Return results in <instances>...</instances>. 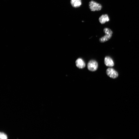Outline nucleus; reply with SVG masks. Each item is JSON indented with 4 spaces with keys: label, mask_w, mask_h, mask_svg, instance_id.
<instances>
[{
    "label": "nucleus",
    "mask_w": 139,
    "mask_h": 139,
    "mask_svg": "<svg viewBox=\"0 0 139 139\" xmlns=\"http://www.w3.org/2000/svg\"><path fill=\"white\" fill-rule=\"evenodd\" d=\"M110 18L107 14L102 15L99 18V20L101 24H104L110 21Z\"/></svg>",
    "instance_id": "obj_7"
},
{
    "label": "nucleus",
    "mask_w": 139,
    "mask_h": 139,
    "mask_svg": "<svg viewBox=\"0 0 139 139\" xmlns=\"http://www.w3.org/2000/svg\"><path fill=\"white\" fill-rule=\"evenodd\" d=\"M89 5L90 9L92 11H99L102 8V6L100 4L93 0L89 2Z\"/></svg>",
    "instance_id": "obj_2"
},
{
    "label": "nucleus",
    "mask_w": 139,
    "mask_h": 139,
    "mask_svg": "<svg viewBox=\"0 0 139 139\" xmlns=\"http://www.w3.org/2000/svg\"><path fill=\"white\" fill-rule=\"evenodd\" d=\"M103 31L105 35L99 39V41L101 43H104L109 40L111 38L113 33L111 29L107 28H104Z\"/></svg>",
    "instance_id": "obj_1"
},
{
    "label": "nucleus",
    "mask_w": 139,
    "mask_h": 139,
    "mask_svg": "<svg viewBox=\"0 0 139 139\" xmlns=\"http://www.w3.org/2000/svg\"><path fill=\"white\" fill-rule=\"evenodd\" d=\"M106 73L108 76L113 79L116 78L118 76V72L114 69L111 68L107 69Z\"/></svg>",
    "instance_id": "obj_4"
},
{
    "label": "nucleus",
    "mask_w": 139,
    "mask_h": 139,
    "mask_svg": "<svg viewBox=\"0 0 139 139\" xmlns=\"http://www.w3.org/2000/svg\"><path fill=\"white\" fill-rule=\"evenodd\" d=\"M70 2L72 6L75 8L79 7L82 4L81 0H71Z\"/></svg>",
    "instance_id": "obj_8"
},
{
    "label": "nucleus",
    "mask_w": 139,
    "mask_h": 139,
    "mask_svg": "<svg viewBox=\"0 0 139 139\" xmlns=\"http://www.w3.org/2000/svg\"><path fill=\"white\" fill-rule=\"evenodd\" d=\"M87 67L89 71L93 72L95 71L98 69V63L95 60H90L88 63Z\"/></svg>",
    "instance_id": "obj_3"
},
{
    "label": "nucleus",
    "mask_w": 139,
    "mask_h": 139,
    "mask_svg": "<svg viewBox=\"0 0 139 139\" xmlns=\"http://www.w3.org/2000/svg\"><path fill=\"white\" fill-rule=\"evenodd\" d=\"M77 67L80 69H82L85 67L86 64L83 60L81 58H78L76 61Z\"/></svg>",
    "instance_id": "obj_5"
},
{
    "label": "nucleus",
    "mask_w": 139,
    "mask_h": 139,
    "mask_svg": "<svg viewBox=\"0 0 139 139\" xmlns=\"http://www.w3.org/2000/svg\"><path fill=\"white\" fill-rule=\"evenodd\" d=\"M104 63L107 66L112 67L114 65V63L112 59L110 57L107 56L104 59Z\"/></svg>",
    "instance_id": "obj_6"
},
{
    "label": "nucleus",
    "mask_w": 139,
    "mask_h": 139,
    "mask_svg": "<svg viewBox=\"0 0 139 139\" xmlns=\"http://www.w3.org/2000/svg\"><path fill=\"white\" fill-rule=\"evenodd\" d=\"M0 139H8V137L3 132L0 133Z\"/></svg>",
    "instance_id": "obj_9"
}]
</instances>
